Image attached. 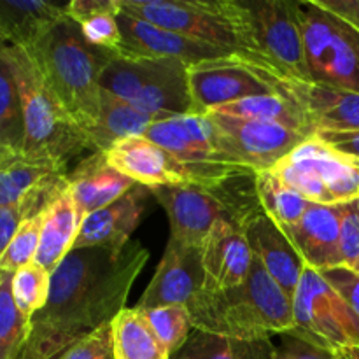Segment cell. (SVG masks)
Here are the masks:
<instances>
[{
  "mask_svg": "<svg viewBox=\"0 0 359 359\" xmlns=\"http://www.w3.org/2000/svg\"><path fill=\"white\" fill-rule=\"evenodd\" d=\"M149 251L130 241L121 248L72 249L51 273L44 309L30 319L20 359H58L125 309Z\"/></svg>",
  "mask_w": 359,
  "mask_h": 359,
  "instance_id": "1",
  "label": "cell"
},
{
  "mask_svg": "<svg viewBox=\"0 0 359 359\" xmlns=\"http://www.w3.org/2000/svg\"><path fill=\"white\" fill-rule=\"evenodd\" d=\"M186 307L193 330L230 339L265 340L273 333L284 335L294 328L293 302L256 256L241 286L216 293L200 290Z\"/></svg>",
  "mask_w": 359,
  "mask_h": 359,
  "instance_id": "2",
  "label": "cell"
},
{
  "mask_svg": "<svg viewBox=\"0 0 359 359\" xmlns=\"http://www.w3.org/2000/svg\"><path fill=\"white\" fill-rule=\"evenodd\" d=\"M27 51L70 118L90 135L100 118L102 69L114 55L88 44L69 16Z\"/></svg>",
  "mask_w": 359,
  "mask_h": 359,
  "instance_id": "3",
  "label": "cell"
},
{
  "mask_svg": "<svg viewBox=\"0 0 359 359\" xmlns=\"http://www.w3.org/2000/svg\"><path fill=\"white\" fill-rule=\"evenodd\" d=\"M0 51L13 69L23 109V154L67 168L72 158L90 149L86 133L60 104L27 49L4 46Z\"/></svg>",
  "mask_w": 359,
  "mask_h": 359,
  "instance_id": "4",
  "label": "cell"
},
{
  "mask_svg": "<svg viewBox=\"0 0 359 359\" xmlns=\"http://www.w3.org/2000/svg\"><path fill=\"white\" fill-rule=\"evenodd\" d=\"M170 223V238L202 248L217 221H231L245 230L263 214L255 188V174L235 175L214 186H163L151 189Z\"/></svg>",
  "mask_w": 359,
  "mask_h": 359,
  "instance_id": "5",
  "label": "cell"
},
{
  "mask_svg": "<svg viewBox=\"0 0 359 359\" xmlns=\"http://www.w3.org/2000/svg\"><path fill=\"white\" fill-rule=\"evenodd\" d=\"M123 13L233 55H256L252 18L235 0H118Z\"/></svg>",
  "mask_w": 359,
  "mask_h": 359,
  "instance_id": "6",
  "label": "cell"
},
{
  "mask_svg": "<svg viewBox=\"0 0 359 359\" xmlns=\"http://www.w3.org/2000/svg\"><path fill=\"white\" fill-rule=\"evenodd\" d=\"M100 88L149 114H193L188 65L179 60L114 56L102 69Z\"/></svg>",
  "mask_w": 359,
  "mask_h": 359,
  "instance_id": "7",
  "label": "cell"
},
{
  "mask_svg": "<svg viewBox=\"0 0 359 359\" xmlns=\"http://www.w3.org/2000/svg\"><path fill=\"white\" fill-rule=\"evenodd\" d=\"M312 83L359 93V32L314 0H291Z\"/></svg>",
  "mask_w": 359,
  "mask_h": 359,
  "instance_id": "8",
  "label": "cell"
},
{
  "mask_svg": "<svg viewBox=\"0 0 359 359\" xmlns=\"http://www.w3.org/2000/svg\"><path fill=\"white\" fill-rule=\"evenodd\" d=\"M272 172L311 203L342 205L359 200V160L318 135L294 147Z\"/></svg>",
  "mask_w": 359,
  "mask_h": 359,
  "instance_id": "9",
  "label": "cell"
},
{
  "mask_svg": "<svg viewBox=\"0 0 359 359\" xmlns=\"http://www.w3.org/2000/svg\"><path fill=\"white\" fill-rule=\"evenodd\" d=\"M294 328L291 335L319 349L335 351L359 346V318L342 294L321 276L305 266L293 297Z\"/></svg>",
  "mask_w": 359,
  "mask_h": 359,
  "instance_id": "10",
  "label": "cell"
},
{
  "mask_svg": "<svg viewBox=\"0 0 359 359\" xmlns=\"http://www.w3.org/2000/svg\"><path fill=\"white\" fill-rule=\"evenodd\" d=\"M219 161L251 174L272 170L284 156L309 139L305 133L276 123L207 112Z\"/></svg>",
  "mask_w": 359,
  "mask_h": 359,
  "instance_id": "11",
  "label": "cell"
},
{
  "mask_svg": "<svg viewBox=\"0 0 359 359\" xmlns=\"http://www.w3.org/2000/svg\"><path fill=\"white\" fill-rule=\"evenodd\" d=\"M245 4L251 11L258 53L235 56L265 67L277 76L312 83L304 37L293 14L291 0H252Z\"/></svg>",
  "mask_w": 359,
  "mask_h": 359,
  "instance_id": "12",
  "label": "cell"
},
{
  "mask_svg": "<svg viewBox=\"0 0 359 359\" xmlns=\"http://www.w3.org/2000/svg\"><path fill=\"white\" fill-rule=\"evenodd\" d=\"M188 86L193 114H207L244 98L273 93V88L237 56L188 67Z\"/></svg>",
  "mask_w": 359,
  "mask_h": 359,
  "instance_id": "13",
  "label": "cell"
},
{
  "mask_svg": "<svg viewBox=\"0 0 359 359\" xmlns=\"http://www.w3.org/2000/svg\"><path fill=\"white\" fill-rule=\"evenodd\" d=\"M245 62V60H244ZM259 74L273 93L287 95L293 98L302 111L307 114L309 121L318 132H359V93L337 88L321 86L316 83H302V81L287 79L277 76L265 67L245 62Z\"/></svg>",
  "mask_w": 359,
  "mask_h": 359,
  "instance_id": "14",
  "label": "cell"
},
{
  "mask_svg": "<svg viewBox=\"0 0 359 359\" xmlns=\"http://www.w3.org/2000/svg\"><path fill=\"white\" fill-rule=\"evenodd\" d=\"M118 23L121 30V49L118 56H125V58L179 60L184 65L193 67L203 62L235 56L230 51L193 41L167 28L130 16L121 9L118 13Z\"/></svg>",
  "mask_w": 359,
  "mask_h": 359,
  "instance_id": "15",
  "label": "cell"
},
{
  "mask_svg": "<svg viewBox=\"0 0 359 359\" xmlns=\"http://www.w3.org/2000/svg\"><path fill=\"white\" fill-rule=\"evenodd\" d=\"M202 286V248L168 238L163 258L135 307L139 311H153L168 305H188Z\"/></svg>",
  "mask_w": 359,
  "mask_h": 359,
  "instance_id": "16",
  "label": "cell"
},
{
  "mask_svg": "<svg viewBox=\"0 0 359 359\" xmlns=\"http://www.w3.org/2000/svg\"><path fill=\"white\" fill-rule=\"evenodd\" d=\"M252 252L245 230L231 221H217L202 245L203 291L237 287L251 272Z\"/></svg>",
  "mask_w": 359,
  "mask_h": 359,
  "instance_id": "17",
  "label": "cell"
},
{
  "mask_svg": "<svg viewBox=\"0 0 359 359\" xmlns=\"http://www.w3.org/2000/svg\"><path fill=\"white\" fill-rule=\"evenodd\" d=\"M153 193L146 186L135 184L111 205L90 214L81 223L74 249L121 248L132 241V233L149 212Z\"/></svg>",
  "mask_w": 359,
  "mask_h": 359,
  "instance_id": "18",
  "label": "cell"
},
{
  "mask_svg": "<svg viewBox=\"0 0 359 359\" xmlns=\"http://www.w3.org/2000/svg\"><path fill=\"white\" fill-rule=\"evenodd\" d=\"M142 137L189 167L224 165L217 156L212 125L205 114H182L161 119L151 125Z\"/></svg>",
  "mask_w": 359,
  "mask_h": 359,
  "instance_id": "19",
  "label": "cell"
},
{
  "mask_svg": "<svg viewBox=\"0 0 359 359\" xmlns=\"http://www.w3.org/2000/svg\"><path fill=\"white\" fill-rule=\"evenodd\" d=\"M284 235L290 238L307 269L323 272L344 266L340 255L339 205L311 203L300 223Z\"/></svg>",
  "mask_w": 359,
  "mask_h": 359,
  "instance_id": "20",
  "label": "cell"
},
{
  "mask_svg": "<svg viewBox=\"0 0 359 359\" xmlns=\"http://www.w3.org/2000/svg\"><path fill=\"white\" fill-rule=\"evenodd\" d=\"M245 238L252 256L259 259L266 273L293 302L298 284L304 276L305 263L290 238L270 217L265 216V212L249 221L245 226Z\"/></svg>",
  "mask_w": 359,
  "mask_h": 359,
  "instance_id": "21",
  "label": "cell"
},
{
  "mask_svg": "<svg viewBox=\"0 0 359 359\" xmlns=\"http://www.w3.org/2000/svg\"><path fill=\"white\" fill-rule=\"evenodd\" d=\"M69 193L83 217L111 205L135 186L132 179L111 167L104 153L84 158L70 174H67Z\"/></svg>",
  "mask_w": 359,
  "mask_h": 359,
  "instance_id": "22",
  "label": "cell"
},
{
  "mask_svg": "<svg viewBox=\"0 0 359 359\" xmlns=\"http://www.w3.org/2000/svg\"><path fill=\"white\" fill-rule=\"evenodd\" d=\"M65 18V6L58 4L0 0V37L6 46L32 49Z\"/></svg>",
  "mask_w": 359,
  "mask_h": 359,
  "instance_id": "23",
  "label": "cell"
},
{
  "mask_svg": "<svg viewBox=\"0 0 359 359\" xmlns=\"http://www.w3.org/2000/svg\"><path fill=\"white\" fill-rule=\"evenodd\" d=\"M161 119L167 118L140 111L135 105L102 90L100 118H98L97 126L88 135L90 149L93 153H105L116 142L126 137H142L151 125Z\"/></svg>",
  "mask_w": 359,
  "mask_h": 359,
  "instance_id": "24",
  "label": "cell"
},
{
  "mask_svg": "<svg viewBox=\"0 0 359 359\" xmlns=\"http://www.w3.org/2000/svg\"><path fill=\"white\" fill-rule=\"evenodd\" d=\"M83 219L84 217L77 210L67 188L46 210L41 244H39L34 263L48 270L49 273L55 272L56 266L74 249Z\"/></svg>",
  "mask_w": 359,
  "mask_h": 359,
  "instance_id": "25",
  "label": "cell"
},
{
  "mask_svg": "<svg viewBox=\"0 0 359 359\" xmlns=\"http://www.w3.org/2000/svg\"><path fill=\"white\" fill-rule=\"evenodd\" d=\"M65 11L79 27L88 44L114 56L119 55L121 30L118 23V0H72L65 4Z\"/></svg>",
  "mask_w": 359,
  "mask_h": 359,
  "instance_id": "26",
  "label": "cell"
},
{
  "mask_svg": "<svg viewBox=\"0 0 359 359\" xmlns=\"http://www.w3.org/2000/svg\"><path fill=\"white\" fill-rule=\"evenodd\" d=\"M67 174V168L53 161L21 154L0 170V207L20 205Z\"/></svg>",
  "mask_w": 359,
  "mask_h": 359,
  "instance_id": "27",
  "label": "cell"
},
{
  "mask_svg": "<svg viewBox=\"0 0 359 359\" xmlns=\"http://www.w3.org/2000/svg\"><path fill=\"white\" fill-rule=\"evenodd\" d=\"M112 359H170L158 340L146 312L137 307L123 309L111 323Z\"/></svg>",
  "mask_w": 359,
  "mask_h": 359,
  "instance_id": "28",
  "label": "cell"
},
{
  "mask_svg": "<svg viewBox=\"0 0 359 359\" xmlns=\"http://www.w3.org/2000/svg\"><path fill=\"white\" fill-rule=\"evenodd\" d=\"M210 112H221V114L237 116V118L276 123V125L287 126V128L297 130V132L305 133L309 137L316 135L314 126L311 125L307 114L302 111L300 105L287 95L280 93V91L244 98V100L224 105V107Z\"/></svg>",
  "mask_w": 359,
  "mask_h": 359,
  "instance_id": "29",
  "label": "cell"
},
{
  "mask_svg": "<svg viewBox=\"0 0 359 359\" xmlns=\"http://www.w3.org/2000/svg\"><path fill=\"white\" fill-rule=\"evenodd\" d=\"M170 359H276L272 340H238L193 330L188 342Z\"/></svg>",
  "mask_w": 359,
  "mask_h": 359,
  "instance_id": "30",
  "label": "cell"
},
{
  "mask_svg": "<svg viewBox=\"0 0 359 359\" xmlns=\"http://www.w3.org/2000/svg\"><path fill=\"white\" fill-rule=\"evenodd\" d=\"M255 188L265 216L270 217L283 233L297 226L311 207V202L280 181L272 170L255 174Z\"/></svg>",
  "mask_w": 359,
  "mask_h": 359,
  "instance_id": "31",
  "label": "cell"
},
{
  "mask_svg": "<svg viewBox=\"0 0 359 359\" xmlns=\"http://www.w3.org/2000/svg\"><path fill=\"white\" fill-rule=\"evenodd\" d=\"M13 276L0 270V359H20L30 333V319L13 298Z\"/></svg>",
  "mask_w": 359,
  "mask_h": 359,
  "instance_id": "32",
  "label": "cell"
},
{
  "mask_svg": "<svg viewBox=\"0 0 359 359\" xmlns=\"http://www.w3.org/2000/svg\"><path fill=\"white\" fill-rule=\"evenodd\" d=\"M23 109L9 62L0 51V144L23 153Z\"/></svg>",
  "mask_w": 359,
  "mask_h": 359,
  "instance_id": "33",
  "label": "cell"
},
{
  "mask_svg": "<svg viewBox=\"0 0 359 359\" xmlns=\"http://www.w3.org/2000/svg\"><path fill=\"white\" fill-rule=\"evenodd\" d=\"M51 273L37 263L23 266L13 276V298L27 319L42 311L49 297Z\"/></svg>",
  "mask_w": 359,
  "mask_h": 359,
  "instance_id": "34",
  "label": "cell"
},
{
  "mask_svg": "<svg viewBox=\"0 0 359 359\" xmlns=\"http://www.w3.org/2000/svg\"><path fill=\"white\" fill-rule=\"evenodd\" d=\"M144 312L158 340L163 344L170 356L184 347L193 333L191 316L186 305H168V307H158Z\"/></svg>",
  "mask_w": 359,
  "mask_h": 359,
  "instance_id": "35",
  "label": "cell"
},
{
  "mask_svg": "<svg viewBox=\"0 0 359 359\" xmlns=\"http://www.w3.org/2000/svg\"><path fill=\"white\" fill-rule=\"evenodd\" d=\"M46 210L28 217V219H25L21 223L16 235H14L11 244L7 245L6 252L0 258V270L14 273L20 269H23V266L34 263L39 244H41V233L42 224H44L46 219Z\"/></svg>",
  "mask_w": 359,
  "mask_h": 359,
  "instance_id": "36",
  "label": "cell"
},
{
  "mask_svg": "<svg viewBox=\"0 0 359 359\" xmlns=\"http://www.w3.org/2000/svg\"><path fill=\"white\" fill-rule=\"evenodd\" d=\"M340 255L344 266L351 269L359 262V200L339 205Z\"/></svg>",
  "mask_w": 359,
  "mask_h": 359,
  "instance_id": "37",
  "label": "cell"
},
{
  "mask_svg": "<svg viewBox=\"0 0 359 359\" xmlns=\"http://www.w3.org/2000/svg\"><path fill=\"white\" fill-rule=\"evenodd\" d=\"M58 359H112L111 323L77 340Z\"/></svg>",
  "mask_w": 359,
  "mask_h": 359,
  "instance_id": "38",
  "label": "cell"
},
{
  "mask_svg": "<svg viewBox=\"0 0 359 359\" xmlns=\"http://www.w3.org/2000/svg\"><path fill=\"white\" fill-rule=\"evenodd\" d=\"M39 212H42V209L32 200H27L20 205L0 207V258L6 252L7 245L11 244L21 223Z\"/></svg>",
  "mask_w": 359,
  "mask_h": 359,
  "instance_id": "39",
  "label": "cell"
},
{
  "mask_svg": "<svg viewBox=\"0 0 359 359\" xmlns=\"http://www.w3.org/2000/svg\"><path fill=\"white\" fill-rule=\"evenodd\" d=\"M321 276L342 294L344 300L359 318V273L347 266H337V269L323 270Z\"/></svg>",
  "mask_w": 359,
  "mask_h": 359,
  "instance_id": "40",
  "label": "cell"
},
{
  "mask_svg": "<svg viewBox=\"0 0 359 359\" xmlns=\"http://www.w3.org/2000/svg\"><path fill=\"white\" fill-rule=\"evenodd\" d=\"M276 359H333V353L311 346L291 333H284L283 342L276 347Z\"/></svg>",
  "mask_w": 359,
  "mask_h": 359,
  "instance_id": "41",
  "label": "cell"
},
{
  "mask_svg": "<svg viewBox=\"0 0 359 359\" xmlns=\"http://www.w3.org/2000/svg\"><path fill=\"white\" fill-rule=\"evenodd\" d=\"M314 4L359 32V0H314Z\"/></svg>",
  "mask_w": 359,
  "mask_h": 359,
  "instance_id": "42",
  "label": "cell"
},
{
  "mask_svg": "<svg viewBox=\"0 0 359 359\" xmlns=\"http://www.w3.org/2000/svg\"><path fill=\"white\" fill-rule=\"evenodd\" d=\"M316 135L340 153L359 160V132H318Z\"/></svg>",
  "mask_w": 359,
  "mask_h": 359,
  "instance_id": "43",
  "label": "cell"
},
{
  "mask_svg": "<svg viewBox=\"0 0 359 359\" xmlns=\"http://www.w3.org/2000/svg\"><path fill=\"white\" fill-rule=\"evenodd\" d=\"M21 154L23 153H18V151H14V149H11V147H6L0 144V170H2L6 165H9L11 161L16 160L18 156H21Z\"/></svg>",
  "mask_w": 359,
  "mask_h": 359,
  "instance_id": "44",
  "label": "cell"
},
{
  "mask_svg": "<svg viewBox=\"0 0 359 359\" xmlns=\"http://www.w3.org/2000/svg\"><path fill=\"white\" fill-rule=\"evenodd\" d=\"M333 359H359V346L335 351L333 353Z\"/></svg>",
  "mask_w": 359,
  "mask_h": 359,
  "instance_id": "45",
  "label": "cell"
},
{
  "mask_svg": "<svg viewBox=\"0 0 359 359\" xmlns=\"http://www.w3.org/2000/svg\"><path fill=\"white\" fill-rule=\"evenodd\" d=\"M351 269H353L354 272H358V273H359V262L356 263V265H353V266H351Z\"/></svg>",
  "mask_w": 359,
  "mask_h": 359,
  "instance_id": "46",
  "label": "cell"
}]
</instances>
